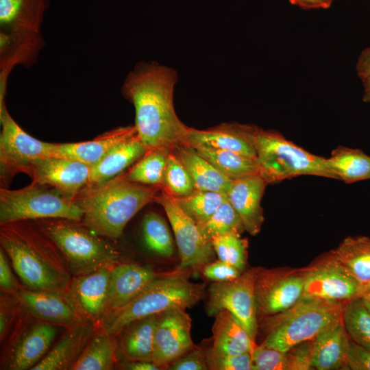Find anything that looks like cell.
Segmentation results:
<instances>
[{
    "label": "cell",
    "mask_w": 370,
    "mask_h": 370,
    "mask_svg": "<svg viewBox=\"0 0 370 370\" xmlns=\"http://www.w3.org/2000/svg\"><path fill=\"white\" fill-rule=\"evenodd\" d=\"M175 70L157 62H141L130 72L121 92L135 109L138 136L147 151H171L186 145L189 127L177 117L173 105Z\"/></svg>",
    "instance_id": "obj_1"
},
{
    "label": "cell",
    "mask_w": 370,
    "mask_h": 370,
    "mask_svg": "<svg viewBox=\"0 0 370 370\" xmlns=\"http://www.w3.org/2000/svg\"><path fill=\"white\" fill-rule=\"evenodd\" d=\"M0 243L25 288L68 291L72 274L58 248L34 221L1 224Z\"/></svg>",
    "instance_id": "obj_2"
},
{
    "label": "cell",
    "mask_w": 370,
    "mask_h": 370,
    "mask_svg": "<svg viewBox=\"0 0 370 370\" xmlns=\"http://www.w3.org/2000/svg\"><path fill=\"white\" fill-rule=\"evenodd\" d=\"M162 187L132 182L125 173L106 182L86 186L74 199L82 222L95 233L117 239L129 221L144 206L156 201Z\"/></svg>",
    "instance_id": "obj_3"
},
{
    "label": "cell",
    "mask_w": 370,
    "mask_h": 370,
    "mask_svg": "<svg viewBox=\"0 0 370 370\" xmlns=\"http://www.w3.org/2000/svg\"><path fill=\"white\" fill-rule=\"evenodd\" d=\"M188 271L177 269L156 278L125 306L103 317L99 321L101 330L116 336L137 320L173 308L186 309L196 305L205 295V285L190 282Z\"/></svg>",
    "instance_id": "obj_4"
},
{
    "label": "cell",
    "mask_w": 370,
    "mask_h": 370,
    "mask_svg": "<svg viewBox=\"0 0 370 370\" xmlns=\"http://www.w3.org/2000/svg\"><path fill=\"white\" fill-rule=\"evenodd\" d=\"M346 304L301 297L293 306L258 321L266 333L261 345L286 352L314 338L327 328L342 321Z\"/></svg>",
    "instance_id": "obj_5"
},
{
    "label": "cell",
    "mask_w": 370,
    "mask_h": 370,
    "mask_svg": "<svg viewBox=\"0 0 370 370\" xmlns=\"http://www.w3.org/2000/svg\"><path fill=\"white\" fill-rule=\"evenodd\" d=\"M62 254L72 275L86 274L119 263L120 254L108 241L81 221L45 219L34 221Z\"/></svg>",
    "instance_id": "obj_6"
},
{
    "label": "cell",
    "mask_w": 370,
    "mask_h": 370,
    "mask_svg": "<svg viewBox=\"0 0 370 370\" xmlns=\"http://www.w3.org/2000/svg\"><path fill=\"white\" fill-rule=\"evenodd\" d=\"M251 137L261 175L268 184L299 175L338 180L327 158L310 153L275 130L251 125Z\"/></svg>",
    "instance_id": "obj_7"
},
{
    "label": "cell",
    "mask_w": 370,
    "mask_h": 370,
    "mask_svg": "<svg viewBox=\"0 0 370 370\" xmlns=\"http://www.w3.org/2000/svg\"><path fill=\"white\" fill-rule=\"evenodd\" d=\"M82 217L74 199L51 186L32 182L19 189L0 188V225L45 219L79 221Z\"/></svg>",
    "instance_id": "obj_8"
},
{
    "label": "cell",
    "mask_w": 370,
    "mask_h": 370,
    "mask_svg": "<svg viewBox=\"0 0 370 370\" xmlns=\"http://www.w3.org/2000/svg\"><path fill=\"white\" fill-rule=\"evenodd\" d=\"M0 182L8 188L19 173L29 175L37 159L53 156L55 143L43 142L26 133L9 114L5 99H0Z\"/></svg>",
    "instance_id": "obj_9"
},
{
    "label": "cell",
    "mask_w": 370,
    "mask_h": 370,
    "mask_svg": "<svg viewBox=\"0 0 370 370\" xmlns=\"http://www.w3.org/2000/svg\"><path fill=\"white\" fill-rule=\"evenodd\" d=\"M258 267L246 269L237 278L223 282H213L208 288L205 305L208 316L216 315L223 309L232 313L243 324L253 342L256 343L258 317L254 285Z\"/></svg>",
    "instance_id": "obj_10"
},
{
    "label": "cell",
    "mask_w": 370,
    "mask_h": 370,
    "mask_svg": "<svg viewBox=\"0 0 370 370\" xmlns=\"http://www.w3.org/2000/svg\"><path fill=\"white\" fill-rule=\"evenodd\" d=\"M305 280V268L258 267L254 285L258 321L296 304L303 296Z\"/></svg>",
    "instance_id": "obj_11"
},
{
    "label": "cell",
    "mask_w": 370,
    "mask_h": 370,
    "mask_svg": "<svg viewBox=\"0 0 370 370\" xmlns=\"http://www.w3.org/2000/svg\"><path fill=\"white\" fill-rule=\"evenodd\" d=\"M156 202L163 208L173 230L180 260L177 269L201 271L214 261L215 252L211 241L203 236L197 224L182 210L176 199L162 188Z\"/></svg>",
    "instance_id": "obj_12"
},
{
    "label": "cell",
    "mask_w": 370,
    "mask_h": 370,
    "mask_svg": "<svg viewBox=\"0 0 370 370\" xmlns=\"http://www.w3.org/2000/svg\"><path fill=\"white\" fill-rule=\"evenodd\" d=\"M303 297L347 304L360 297L362 287L331 251L305 268Z\"/></svg>",
    "instance_id": "obj_13"
},
{
    "label": "cell",
    "mask_w": 370,
    "mask_h": 370,
    "mask_svg": "<svg viewBox=\"0 0 370 370\" xmlns=\"http://www.w3.org/2000/svg\"><path fill=\"white\" fill-rule=\"evenodd\" d=\"M190 328L191 318L185 308H173L159 314L153 362L164 369L195 349Z\"/></svg>",
    "instance_id": "obj_14"
},
{
    "label": "cell",
    "mask_w": 370,
    "mask_h": 370,
    "mask_svg": "<svg viewBox=\"0 0 370 370\" xmlns=\"http://www.w3.org/2000/svg\"><path fill=\"white\" fill-rule=\"evenodd\" d=\"M92 166L71 158L49 156L34 161L32 182L49 185L73 199L88 184Z\"/></svg>",
    "instance_id": "obj_15"
},
{
    "label": "cell",
    "mask_w": 370,
    "mask_h": 370,
    "mask_svg": "<svg viewBox=\"0 0 370 370\" xmlns=\"http://www.w3.org/2000/svg\"><path fill=\"white\" fill-rule=\"evenodd\" d=\"M29 313L53 324L69 327L86 319L67 292L21 288L14 295Z\"/></svg>",
    "instance_id": "obj_16"
},
{
    "label": "cell",
    "mask_w": 370,
    "mask_h": 370,
    "mask_svg": "<svg viewBox=\"0 0 370 370\" xmlns=\"http://www.w3.org/2000/svg\"><path fill=\"white\" fill-rule=\"evenodd\" d=\"M44 44L41 31H0V96L5 94L7 79L13 67L34 64Z\"/></svg>",
    "instance_id": "obj_17"
},
{
    "label": "cell",
    "mask_w": 370,
    "mask_h": 370,
    "mask_svg": "<svg viewBox=\"0 0 370 370\" xmlns=\"http://www.w3.org/2000/svg\"><path fill=\"white\" fill-rule=\"evenodd\" d=\"M162 275L150 267L136 263H118L112 267L103 317L125 306Z\"/></svg>",
    "instance_id": "obj_18"
},
{
    "label": "cell",
    "mask_w": 370,
    "mask_h": 370,
    "mask_svg": "<svg viewBox=\"0 0 370 370\" xmlns=\"http://www.w3.org/2000/svg\"><path fill=\"white\" fill-rule=\"evenodd\" d=\"M267 181L261 175H253L233 180L227 200L240 216L245 231L256 236L261 230L263 209L261 200Z\"/></svg>",
    "instance_id": "obj_19"
},
{
    "label": "cell",
    "mask_w": 370,
    "mask_h": 370,
    "mask_svg": "<svg viewBox=\"0 0 370 370\" xmlns=\"http://www.w3.org/2000/svg\"><path fill=\"white\" fill-rule=\"evenodd\" d=\"M186 145L234 151L256 159L252 143L251 125L223 123L200 130L189 127Z\"/></svg>",
    "instance_id": "obj_20"
},
{
    "label": "cell",
    "mask_w": 370,
    "mask_h": 370,
    "mask_svg": "<svg viewBox=\"0 0 370 370\" xmlns=\"http://www.w3.org/2000/svg\"><path fill=\"white\" fill-rule=\"evenodd\" d=\"M110 271L103 268L72 278L68 293L86 319L96 322L102 319Z\"/></svg>",
    "instance_id": "obj_21"
},
{
    "label": "cell",
    "mask_w": 370,
    "mask_h": 370,
    "mask_svg": "<svg viewBox=\"0 0 370 370\" xmlns=\"http://www.w3.org/2000/svg\"><path fill=\"white\" fill-rule=\"evenodd\" d=\"M95 333L91 320L69 326L56 344L31 370L71 369Z\"/></svg>",
    "instance_id": "obj_22"
},
{
    "label": "cell",
    "mask_w": 370,
    "mask_h": 370,
    "mask_svg": "<svg viewBox=\"0 0 370 370\" xmlns=\"http://www.w3.org/2000/svg\"><path fill=\"white\" fill-rule=\"evenodd\" d=\"M136 134L134 125L114 128L88 141L55 143L53 156L71 158L92 166L115 146Z\"/></svg>",
    "instance_id": "obj_23"
},
{
    "label": "cell",
    "mask_w": 370,
    "mask_h": 370,
    "mask_svg": "<svg viewBox=\"0 0 370 370\" xmlns=\"http://www.w3.org/2000/svg\"><path fill=\"white\" fill-rule=\"evenodd\" d=\"M57 334L56 326L48 322L33 325L12 351L8 367L13 370L32 369L48 353Z\"/></svg>",
    "instance_id": "obj_24"
},
{
    "label": "cell",
    "mask_w": 370,
    "mask_h": 370,
    "mask_svg": "<svg viewBox=\"0 0 370 370\" xmlns=\"http://www.w3.org/2000/svg\"><path fill=\"white\" fill-rule=\"evenodd\" d=\"M172 151L188 171L195 190L217 192L227 195L232 180L221 173L194 147L182 145Z\"/></svg>",
    "instance_id": "obj_25"
},
{
    "label": "cell",
    "mask_w": 370,
    "mask_h": 370,
    "mask_svg": "<svg viewBox=\"0 0 370 370\" xmlns=\"http://www.w3.org/2000/svg\"><path fill=\"white\" fill-rule=\"evenodd\" d=\"M313 341V369H345L349 337L343 320L321 332Z\"/></svg>",
    "instance_id": "obj_26"
},
{
    "label": "cell",
    "mask_w": 370,
    "mask_h": 370,
    "mask_svg": "<svg viewBox=\"0 0 370 370\" xmlns=\"http://www.w3.org/2000/svg\"><path fill=\"white\" fill-rule=\"evenodd\" d=\"M146 152L147 149L138 134L124 140L112 149L98 163L92 166L90 180L86 186L101 184L122 174Z\"/></svg>",
    "instance_id": "obj_27"
},
{
    "label": "cell",
    "mask_w": 370,
    "mask_h": 370,
    "mask_svg": "<svg viewBox=\"0 0 370 370\" xmlns=\"http://www.w3.org/2000/svg\"><path fill=\"white\" fill-rule=\"evenodd\" d=\"M212 327V347L220 353L235 356L251 352L256 345L240 321L223 309L214 315Z\"/></svg>",
    "instance_id": "obj_28"
},
{
    "label": "cell",
    "mask_w": 370,
    "mask_h": 370,
    "mask_svg": "<svg viewBox=\"0 0 370 370\" xmlns=\"http://www.w3.org/2000/svg\"><path fill=\"white\" fill-rule=\"evenodd\" d=\"M49 0H0L1 31H41Z\"/></svg>",
    "instance_id": "obj_29"
},
{
    "label": "cell",
    "mask_w": 370,
    "mask_h": 370,
    "mask_svg": "<svg viewBox=\"0 0 370 370\" xmlns=\"http://www.w3.org/2000/svg\"><path fill=\"white\" fill-rule=\"evenodd\" d=\"M158 315L137 320L121 332L123 335L119 348L125 361L153 362L154 335Z\"/></svg>",
    "instance_id": "obj_30"
},
{
    "label": "cell",
    "mask_w": 370,
    "mask_h": 370,
    "mask_svg": "<svg viewBox=\"0 0 370 370\" xmlns=\"http://www.w3.org/2000/svg\"><path fill=\"white\" fill-rule=\"evenodd\" d=\"M330 251L362 288L370 283L369 237L347 236Z\"/></svg>",
    "instance_id": "obj_31"
},
{
    "label": "cell",
    "mask_w": 370,
    "mask_h": 370,
    "mask_svg": "<svg viewBox=\"0 0 370 370\" xmlns=\"http://www.w3.org/2000/svg\"><path fill=\"white\" fill-rule=\"evenodd\" d=\"M327 158L338 180L346 184L370 180V156L360 149L338 146Z\"/></svg>",
    "instance_id": "obj_32"
},
{
    "label": "cell",
    "mask_w": 370,
    "mask_h": 370,
    "mask_svg": "<svg viewBox=\"0 0 370 370\" xmlns=\"http://www.w3.org/2000/svg\"><path fill=\"white\" fill-rule=\"evenodd\" d=\"M115 336L102 330L95 333L71 370H110L116 362Z\"/></svg>",
    "instance_id": "obj_33"
},
{
    "label": "cell",
    "mask_w": 370,
    "mask_h": 370,
    "mask_svg": "<svg viewBox=\"0 0 370 370\" xmlns=\"http://www.w3.org/2000/svg\"><path fill=\"white\" fill-rule=\"evenodd\" d=\"M195 149L221 173L232 180L253 175H261L256 159L228 150L202 147Z\"/></svg>",
    "instance_id": "obj_34"
},
{
    "label": "cell",
    "mask_w": 370,
    "mask_h": 370,
    "mask_svg": "<svg viewBox=\"0 0 370 370\" xmlns=\"http://www.w3.org/2000/svg\"><path fill=\"white\" fill-rule=\"evenodd\" d=\"M142 234L146 248L155 255L171 258L175 251L173 238L164 219L154 212H149L143 219Z\"/></svg>",
    "instance_id": "obj_35"
},
{
    "label": "cell",
    "mask_w": 370,
    "mask_h": 370,
    "mask_svg": "<svg viewBox=\"0 0 370 370\" xmlns=\"http://www.w3.org/2000/svg\"><path fill=\"white\" fill-rule=\"evenodd\" d=\"M169 152L163 149L147 151L125 173L127 179L139 184L162 187Z\"/></svg>",
    "instance_id": "obj_36"
},
{
    "label": "cell",
    "mask_w": 370,
    "mask_h": 370,
    "mask_svg": "<svg viewBox=\"0 0 370 370\" xmlns=\"http://www.w3.org/2000/svg\"><path fill=\"white\" fill-rule=\"evenodd\" d=\"M342 320L349 338L370 351V311L362 298L345 304Z\"/></svg>",
    "instance_id": "obj_37"
},
{
    "label": "cell",
    "mask_w": 370,
    "mask_h": 370,
    "mask_svg": "<svg viewBox=\"0 0 370 370\" xmlns=\"http://www.w3.org/2000/svg\"><path fill=\"white\" fill-rule=\"evenodd\" d=\"M227 199L221 193L195 190L188 196L175 199L182 210L197 225L206 222Z\"/></svg>",
    "instance_id": "obj_38"
},
{
    "label": "cell",
    "mask_w": 370,
    "mask_h": 370,
    "mask_svg": "<svg viewBox=\"0 0 370 370\" xmlns=\"http://www.w3.org/2000/svg\"><path fill=\"white\" fill-rule=\"evenodd\" d=\"M197 225L203 236L210 241L214 236L241 235L245 231L240 216L227 198L206 222Z\"/></svg>",
    "instance_id": "obj_39"
},
{
    "label": "cell",
    "mask_w": 370,
    "mask_h": 370,
    "mask_svg": "<svg viewBox=\"0 0 370 370\" xmlns=\"http://www.w3.org/2000/svg\"><path fill=\"white\" fill-rule=\"evenodd\" d=\"M218 259L225 262L242 272L247 264L248 241L238 234L214 236L210 240Z\"/></svg>",
    "instance_id": "obj_40"
},
{
    "label": "cell",
    "mask_w": 370,
    "mask_h": 370,
    "mask_svg": "<svg viewBox=\"0 0 370 370\" xmlns=\"http://www.w3.org/2000/svg\"><path fill=\"white\" fill-rule=\"evenodd\" d=\"M162 188L175 199L188 196L196 190L188 171L172 151L167 156Z\"/></svg>",
    "instance_id": "obj_41"
},
{
    "label": "cell",
    "mask_w": 370,
    "mask_h": 370,
    "mask_svg": "<svg viewBox=\"0 0 370 370\" xmlns=\"http://www.w3.org/2000/svg\"><path fill=\"white\" fill-rule=\"evenodd\" d=\"M205 354L210 370H253L251 352L230 356L212 347L205 349Z\"/></svg>",
    "instance_id": "obj_42"
},
{
    "label": "cell",
    "mask_w": 370,
    "mask_h": 370,
    "mask_svg": "<svg viewBox=\"0 0 370 370\" xmlns=\"http://www.w3.org/2000/svg\"><path fill=\"white\" fill-rule=\"evenodd\" d=\"M251 358L253 370H286V352L256 344Z\"/></svg>",
    "instance_id": "obj_43"
},
{
    "label": "cell",
    "mask_w": 370,
    "mask_h": 370,
    "mask_svg": "<svg viewBox=\"0 0 370 370\" xmlns=\"http://www.w3.org/2000/svg\"><path fill=\"white\" fill-rule=\"evenodd\" d=\"M314 338L298 343L286 351V370H311Z\"/></svg>",
    "instance_id": "obj_44"
},
{
    "label": "cell",
    "mask_w": 370,
    "mask_h": 370,
    "mask_svg": "<svg viewBox=\"0 0 370 370\" xmlns=\"http://www.w3.org/2000/svg\"><path fill=\"white\" fill-rule=\"evenodd\" d=\"M200 271L205 278L213 282L231 281L243 273L235 267L219 259L206 264Z\"/></svg>",
    "instance_id": "obj_45"
},
{
    "label": "cell",
    "mask_w": 370,
    "mask_h": 370,
    "mask_svg": "<svg viewBox=\"0 0 370 370\" xmlns=\"http://www.w3.org/2000/svg\"><path fill=\"white\" fill-rule=\"evenodd\" d=\"M169 370H209L205 349L196 347L167 367Z\"/></svg>",
    "instance_id": "obj_46"
},
{
    "label": "cell",
    "mask_w": 370,
    "mask_h": 370,
    "mask_svg": "<svg viewBox=\"0 0 370 370\" xmlns=\"http://www.w3.org/2000/svg\"><path fill=\"white\" fill-rule=\"evenodd\" d=\"M345 369L370 370V351L349 338Z\"/></svg>",
    "instance_id": "obj_47"
},
{
    "label": "cell",
    "mask_w": 370,
    "mask_h": 370,
    "mask_svg": "<svg viewBox=\"0 0 370 370\" xmlns=\"http://www.w3.org/2000/svg\"><path fill=\"white\" fill-rule=\"evenodd\" d=\"M8 256L4 250L0 249V286L1 290L14 295L21 288L13 275Z\"/></svg>",
    "instance_id": "obj_48"
},
{
    "label": "cell",
    "mask_w": 370,
    "mask_h": 370,
    "mask_svg": "<svg viewBox=\"0 0 370 370\" xmlns=\"http://www.w3.org/2000/svg\"><path fill=\"white\" fill-rule=\"evenodd\" d=\"M356 69L360 79L370 76V47L365 48L360 53Z\"/></svg>",
    "instance_id": "obj_49"
},
{
    "label": "cell",
    "mask_w": 370,
    "mask_h": 370,
    "mask_svg": "<svg viewBox=\"0 0 370 370\" xmlns=\"http://www.w3.org/2000/svg\"><path fill=\"white\" fill-rule=\"evenodd\" d=\"M290 3L300 8L305 10L310 9H328L335 0H288Z\"/></svg>",
    "instance_id": "obj_50"
},
{
    "label": "cell",
    "mask_w": 370,
    "mask_h": 370,
    "mask_svg": "<svg viewBox=\"0 0 370 370\" xmlns=\"http://www.w3.org/2000/svg\"><path fill=\"white\" fill-rule=\"evenodd\" d=\"M3 299L1 301V310H0V336L1 339L4 336L7 332L8 327L12 318V310L10 308H8V304H5Z\"/></svg>",
    "instance_id": "obj_51"
},
{
    "label": "cell",
    "mask_w": 370,
    "mask_h": 370,
    "mask_svg": "<svg viewBox=\"0 0 370 370\" xmlns=\"http://www.w3.org/2000/svg\"><path fill=\"white\" fill-rule=\"evenodd\" d=\"M124 369L129 370H160L162 369L161 367L152 361L147 360H134L125 361L122 364Z\"/></svg>",
    "instance_id": "obj_52"
},
{
    "label": "cell",
    "mask_w": 370,
    "mask_h": 370,
    "mask_svg": "<svg viewBox=\"0 0 370 370\" xmlns=\"http://www.w3.org/2000/svg\"><path fill=\"white\" fill-rule=\"evenodd\" d=\"M364 87L362 100L367 103H370V76L361 79Z\"/></svg>",
    "instance_id": "obj_53"
},
{
    "label": "cell",
    "mask_w": 370,
    "mask_h": 370,
    "mask_svg": "<svg viewBox=\"0 0 370 370\" xmlns=\"http://www.w3.org/2000/svg\"><path fill=\"white\" fill-rule=\"evenodd\" d=\"M360 298L370 302V283L362 288Z\"/></svg>",
    "instance_id": "obj_54"
},
{
    "label": "cell",
    "mask_w": 370,
    "mask_h": 370,
    "mask_svg": "<svg viewBox=\"0 0 370 370\" xmlns=\"http://www.w3.org/2000/svg\"><path fill=\"white\" fill-rule=\"evenodd\" d=\"M365 306H367V308H368V310L370 311V302L366 301V300H364L362 299Z\"/></svg>",
    "instance_id": "obj_55"
}]
</instances>
